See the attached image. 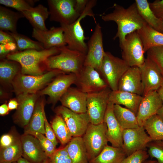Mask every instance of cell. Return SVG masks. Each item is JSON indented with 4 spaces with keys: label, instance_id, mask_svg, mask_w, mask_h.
<instances>
[{
    "label": "cell",
    "instance_id": "1",
    "mask_svg": "<svg viewBox=\"0 0 163 163\" xmlns=\"http://www.w3.org/2000/svg\"><path fill=\"white\" fill-rule=\"evenodd\" d=\"M112 12L101 16L105 21H113L117 24V31L113 39L118 38L119 43L128 34L138 30L147 24L140 15L135 3L126 8L115 4Z\"/></svg>",
    "mask_w": 163,
    "mask_h": 163
},
{
    "label": "cell",
    "instance_id": "2",
    "mask_svg": "<svg viewBox=\"0 0 163 163\" xmlns=\"http://www.w3.org/2000/svg\"><path fill=\"white\" fill-rule=\"evenodd\" d=\"M60 52V47H57L41 50L29 49L11 53L6 57L7 59L16 62L20 64L22 74L38 76L45 73L47 59Z\"/></svg>",
    "mask_w": 163,
    "mask_h": 163
},
{
    "label": "cell",
    "instance_id": "3",
    "mask_svg": "<svg viewBox=\"0 0 163 163\" xmlns=\"http://www.w3.org/2000/svg\"><path fill=\"white\" fill-rule=\"evenodd\" d=\"M97 2L95 0H89L85 10L76 21L69 24L60 25L63 30L66 46L69 49L86 54L88 48L85 40L87 37L85 36L81 22L86 16H89L93 18L97 23L92 10Z\"/></svg>",
    "mask_w": 163,
    "mask_h": 163
},
{
    "label": "cell",
    "instance_id": "4",
    "mask_svg": "<svg viewBox=\"0 0 163 163\" xmlns=\"http://www.w3.org/2000/svg\"><path fill=\"white\" fill-rule=\"evenodd\" d=\"M60 52L50 57L45 63L48 71L60 70L66 73L78 74L84 65L86 54L69 49L67 46L60 47Z\"/></svg>",
    "mask_w": 163,
    "mask_h": 163
},
{
    "label": "cell",
    "instance_id": "5",
    "mask_svg": "<svg viewBox=\"0 0 163 163\" xmlns=\"http://www.w3.org/2000/svg\"><path fill=\"white\" fill-rule=\"evenodd\" d=\"M62 73H66L58 69L48 70L38 76L24 75L20 72L14 78L12 86L16 95L24 93H37Z\"/></svg>",
    "mask_w": 163,
    "mask_h": 163
},
{
    "label": "cell",
    "instance_id": "6",
    "mask_svg": "<svg viewBox=\"0 0 163 163\" xmlns=\"http://www.w3.org/2000/svg\"><path fill=\"white\" fill-rule=\"evenodd\" d=\"M130 67L122 59L105 52L100 74L112 91H117L120 78Z\"/></svg>",
    "mask_w": 163,
    "mask_h": 163
},
{
    "label": "cell",
    "instance_id": "7",
    "mask_svg": "<svg viewBox=\"0 0 163 163\" xmlns=\"http://www.w3.org/2000/svg\"><path fill=\"white\" fill-rule=\"evenodd\" d=\"M82 137L89 162L98 155L107 145L106 123L104 122L94 125L90 123Z\"/></svg>",
    "mask_w": 163,
    "mask_h": 163
},
{
    "label": "cell",
    "instance_id": "8",
    "mask_svg": "<svg viewBox=\"0 0 163 163\" xmlns=\"http://www.w3.org/2000/svg\"><path fill=\"white\" fill-rule=\"evenodd\" d=\"M122 50V59L130 67H139L145 58L143 44L137 31L127 34L119 43Z\"/></svg>",
    "mask_w": 163,
    "mask_h": 163
},
{
    "label": "cell",
    "instance_id": "9",
    "mask_svg": "<svg viewBox=\"0 0 163 163\" xmlns=\"http://www.w3.org/2000/svg\"><path fill=\"white\" fill-rule=\"evenodd\" d=\"M111 91L108 87L100 91L87 94V113L90 123L97 125L104 122Z\"/></svg>",
    "mask_w": 163,
    "mask_h": 163
},
{
    "label": "cell",
    "instance_id": "10",
    "mask_svg": "<svg viewBox=\"0 0 163 163\" xmlns=\"http://www.w3.org/2000/svg\"><path fill=\"white\" fill-rule=\"evenodd\" d=\"M50 20L61 24H69L81 15L75 9V0H48Z\"/></svg>",
    "mask_w": 163,
    "mask_h": 163
},
{
    "label": "cell",
    "instance_id": "11",
    "mask_svg": "<svg viewBox=\"0 0 163 163\" xmlns=\"http://www.w3.org/2000/svg\"><path fill=\"white\" fill-rule=\"evenodd\" d=\"M87 46L88 50L84 65L94 68L100 74L105 51L103 47L101 27L99 23L96 24Z\"/></svg>",
    "mask_w": 163,
    "mask_h": 163
},
{
    "label": "cell",
    "instance_id": "12",
    "mask_svg": "<svg viewBox=\"0 0 163 163\" xmlns=\"http://www.w3.org/2000/svg\"><path fill=\"white\" fill-rule=\"evenodd\" d=\"M76 79V75L75 74H61L37 93L40 96L48 95V103L54 106L60 101L71 85L75 84Z\"/></svg>",
    "mask_w": 163,
    "mask_h": 163
},
{
    "label": "cell",
    "instance_id": "13",
    "mask_svg": "<svg viewBox=\"0 0 163 163\" xmlns=\"http://www.w3.org/2000/svg\"><path fill=\"white\" fill-rule=\"evenodd\" d=\"M75 84L78 88L87 94L98 92L108 87L97 71L91 66L85 65L76 75Z\"/></svg>",
    "mask_w": 163,
    "mask_h": 163
},
{
    "label": "cell",
    "instance_id": "14",
    "mask_svg": "<svg viewBox=\"0 0 163 163\" xmlns=\"http://www.w3.org/2000/svg\"><path fill=\"white\" fill-rule=\"evenodd\" d=\"M55 111L63 119L73 137L82 136L90 123L87 112L77 113L62 105L57 107Z\"/></svg>",
    "mask_w": 163,
    "mask_h": 163
},
{
    "label": "cell",
    "instance_id": "15",
    "mask_svg": "<svg viewBox=\"0 0 163 163\" xmlns=\"http://www.w3.org/2000/svg\"><path fill=\"white\" fill-rule=\"evenodd\" d=\"M142 126L124 129L123 132L122 148L127 156L137 151L145 150L152 139Z\"/></svg>",
    "mask_w": 163,
    "mask_h": 163
},
{
    "label": "cell",
    "instance_id": "16",
    "mask_svg": "<svg viewBox=\"0 0 163 163\" xmlns=\"http://www.w3.org/2000/svg\"><path fill=\"white\" fill-rule=\"evenodd\" d=\"M139 67L144 89L143 96L151 91H157L163 83V76L156 64L147 56Z\"/></svg>",
    "mask_w": 163,
    "mask_h": 163
},
{
    "label": "cell",
    "instance_id": "17",
    "mask_svg": "<svg viewBox=\"0 0 163 163\" xmlns=\"http://www.w3.org/2000/svg\"><path fill=\"white\" fill-rule=\"evenodd\" d=\"M40 97L37 93H24L16 95L18 106L14 115V119L16 123L25 127L27 126Z\"/></svg>",
    "mask_w": 163,
    "mask_h": 163
},
{
    "label": "cell",
    "instance_id": "18",
    "mask_svg": "<svg viewBox=\"0 0 163 163\" xmlns=\"http://www.w3.org/2000/svg\"><path fill=\"white\" fill-rule=\"evenodd\" d=\"M20 139L23 158L31 163H41L49 158L39 141L34 136L24 133Z\"/></svg>",
    "mask_w": 163,
    "mask_h": 163
},
{
    "label": "cell",
    "instance_id": "19",
    "mask_svg": "<svg viewBox=\"0 0 163 163\" xmlns=\"http://www.w3.org/2000/svg\"><path fill=\"white\" fill-rule=\"evenodd\" d=\"M163 104L156 91H151L144 95L136 115L139 126H143L147 119L157 114Z\"/></svg>",
    "mask_w": 163,
    "mask_h": 163
},
{
    "label": "cell",
    "instance_id": "20",
    "mask_svg": "<svg viewBox=\"0 0 163 163\" xmlns=\"http://www.w3.org/2000/svg\"><path fill=\"white\" fill-rule=\"evenodd\" d=\"M32 36L41 43L45 49L67 45L63 30L61 26L53 27L46 30L33 28Z\"/></svg>",
    "mask_w": 163,
    "mask_h": 163
},
{
    "label": "cell",
    "instance_id": "21",
    "mask_svg": "<svg viewBox=\"0 0 163 163\" xmlns=\"http://www.w3.org/2000/svg\"><path fill=\"white\" fill-rule=\"evenodd\" d=\"M114 105L112 103L109 101L104 115V122L107 126V136L108 141L113 147L122 148L123 130L115 115Z\"/></svg>",
    "mask_w": 163,
    "mask_h": 163
},
{
    "label": "cell",
    "instance_id": "22",
    "mask_svg": "<svg viewBox=\"0 0 163 163\" xmlns=\"http://www.w3.org/2000/svg\"><path fill=\"white\" fill-rule=\"evenodd\" d=\"M87 94L78 88L70 87L60 100L62 105L77 113L87 112Z\"/></svg>",
    "mask_w": 163,
    "mask_h": 163
},
{
    "label": "cell",
    "instance_id": "23",
    "mask_svg": "<svg viewBox=\"0 0 163 163\" xmlns=\"http://www.w3.org/2000/svg\"><path fill=\"white\" fill-rule=\"evenodd\" d=\"M118 90L143 95L144 89L139 67H130L126 71L119 81Z\"/></svg>",
    "mask_w": 163,
    "mask_h": 163
},
{
    "label": "cell",
    "instance_id": "24",
    "mask_svg": "<svg viewBox=\"0 0 163 163\" xmlns=\"http://www.w3.org/2000/svg\"><path fill=\"white\" fill-rule=\"evenodd\" d=\"M143 96L132 93L117 90L111 91L109 101L114 104L123 105L137 115Z\"/></svg>",
    "mask_w": 163,
    "mask_h": 163
},
{
    "label": "cell",
    "instance_id": "25",
    "mask_svg": "<svg viewBox=\"0 0 163 163\" xmlns=\"http://www.w3.org/2000/svg\"><path fill=\"white\" fill-rule=\"evenodd\" d=\"M24 17L29 22L34 28L46 30L45 21L50 15L48 9L43 5L39 4L35 7L21 12Z\"/></svg>",
    "mask_w": 163,
    "mask_h": 163
},
{
    "label": "cell",
    "instance_id": "26",
    "mask_svg": "<svg viewBox=\"0 0 163 163\" xmlns=\"http://www.w3.org/2000/svg\"><path fill=\"white\" fill-rule=\"evenodd\" d=\"M137 31L145 53L152 48L163 46V33L156 30L147 24Z\"/></svg>",
    "mask_w": 163,
    "mask_h": 163
},
{
    "label": "cell",
    "instance_id": "27",
    "mask_svg": "<svg viewBox=\"0 0 163 163\" xmlns=\"http://www.w3.org/2000/svg\"><path fill=\"white\" fill-rule=\"evenodd\" d=\"M42 98L40 97L37 100L30 121L25 127L24 133L38 132L45 134L43 113L45 103Z\"/></svg>",
    "mask_w": 163,
    "mask_h": 163
},
{
    "label": "cell",
    "instance_id": "28",
    "mask_svg": "<svg viewBox=\"0 0 163 163\" xmlns=\"http://www.w3.org/2000/svg\"><path fill=\"white\" fill-rule=\"evenodd\" d=\"M66 146L72 163H88L89 162L82 137H72Z\"/></svg>",
    "mask_w": 163,
    "mask_h": 163
},
{
    "label": "cell",
    "instance_id": "29",
    "mask_svg": "<svg viewBox=\"0 0 163 163\" xmlns=\"http://www.w3.org/2000/svg\"><path fill=\"white\" fill-rule=\"evenodd\" d=\"M138 11L143 19L149 26L163 33L162 20L157 17L151 9L147 0H136Z\"/></svg>",
    "mask_w": 163,
    "mask_h": 163
},
{
    "label": "cell",
    "instance_id": "30",
    "mask_svg": "<svg viewBox=\"0 0 163 163\" xmlns=\"http://www.w3.org/2000/svg\"><path fill=\"white\" fill-rule=\"evenodd\" d=\"M127 156L122 148L115 147L108 145L90 163H122Z\"/></svg>",
    "mask_w": 163,
    "mask_h": 163
},
{
    "label": "cell",
    "instance_id": "31",
    "mask_svg": "<svg viewBox=\"0 0 163 163\" xmlns=\"http://www.w3.org/2000/svg\"><path fill=\"white\" fill-rule=\"evenodd\" d=\"M113 110L116 117L123 130L139 126L136 115L130 110L120 105L114 104Z\"/></svg>",
    "mask_w": 163,
    "mask_h": 163
},
{
    "label": "cell",
    "instance_id": "32",
    "mask_svg": "<svg viewBox=\"0 0 163 163\" xmlns=\"http://www.w3.org/2000/svg\"><path fill=\"white\" fill-rule=\"evenodd\" d=\"M21 66L18 62L2 59L0 62V80L2 84L11 85L17 75L21 72Z\"/></svg>",
    "mask_w": 163,
    "mask_h": 163
},
{
    "label": "cell",
    "instance_id": "33",
    "mask_svg": "<svg viewBox=\"0 0 163 163\" xmlns=\"http://www.w3.org/2000/svg\"><path fill=\"white\" fill-rule=\"evenodd\" d=\"M24 17L20 12H15L0 6V29L12 33L17 32V24L18 20Z\"/></svg>",
    "mask_w": 163,
    "mask_h": 163
},
{
    "label": "cell",
    "instance_id": "34",
    "mask_svg": "<svg viewBox=\"0 0 163 163\" xmlns=\"http://www.w3.org/2000/svg\"><path fill=\"white\" fill-rule=\"evenodd\" d=\"M23 150L20 139L16 138L14 142L10 146L0 149V163H11L17 162L22 157Z\"/></svg>",
    "mask_w": 163,
    "mask_h": 163
},
{
    "label": "cell",
    "instance_id": "35",
    "mask_svg": "<svg viewBox=\"0 0 163 163\" xmlns=\"http://www.w3.org/2000/svg\"><path fill=\"white\" fill-rule=\"evenodd\" d=\"M51 126L56 137L62 145L67 144L72 138L66 123L60 115H56L54 117Z\"/></svg>",
    "mask_w": 163,
    "mask_h": 163
},
{
    "label": "cell",
    "instance_id": "36",
    "mask_svg": "<svg viewBox=\"0 0 163 163\" xmlns=\"http://www.w3.org/2000/svg\"><path fill=\"white\" fill-rule=\"evenodd\" d=\"M143 127L152 141L163 139V121L157 114L147 119Z\"/></svg>",
    "mask_w": 163,
    "mask_h": 163
},
{
    "label": "cell",
    "instance_id": "37",
    "mask_svg": "<svg viewBox=\"0 0 163 163\" xmlns=\"http://www.w3.org/2000/svg\"><path fill=\"white\" fill-rule=\"evenodd\" d=\"M8 32L14 39L16 44L17 51L29 49H35L38 50L44 49L43 44L39 41L33 40L17 32Z\"/></svg>",
    "mask_w": 163,
    "mask_h": 163
},
{
    "label": "cell",
    "instance_id": "38",
    "mask_svg": "<svg viewBox=\"0 0 163 163\" xmlns=\"http://www.w3.org/2000/svg\"><path fill=\"white\" fill-rule=\"evenodd\" d=\"M35 2V0H0V4L13 8L21 12L33 7Z\"/></svg>",
    "mask_w": 163,
    "mask_h": 163
},
{
    "label": "cell",
    "instance_id": "39",
    "mask_svg": "<svg viewBox=\"0 0 163 163\" xmlns=\"http://www.w3.org/2000/svg\"><path fill=\"white\" fill-rule=\"evenodd\" d=\"M149 156L157 160L158 163H163V139L152 141L147 145Z\"/></svg>",
    "mask_w": 163,
    "mask_h": 163
},
{
    "label": "cell",
    "instance_id": "40",
    "mask_svg": "<svg viewBox=\"0 0 163 163\" xmlns=\"http://www.w3.org/2000/svg\"><path fill=\"white\" fill-rule=\"evenodd\" d=\"M35 137L39 141L41 146L48 157L50 158L56 151V146L44 134L38 132L29 134Z\"/></svg>",
    "mask_w": 163,
    "mask_h": 163
},
{
    "label": "cell",
    "instance_id": "41",
    "mask_svg": "<svg viewBox=\"0 0 163 163\" xmlns=\"http://www.w3.org/2000/svg\"><path fill=\"white\" fill-rule=\"evenodd\" d=\"M49 163H72L66 146L56 150L48 159Z\"/></svg>",
    "mask_w": 163,
    "mask_h": 163
},
{
    "label": "cell",
    "instance_id": "42",
    "mask_svg": "<svg viewBox=\"0 0 163 163\" xmlns=\"http://www.w3.org/2000/svg\"><path fill=\"white\" fill-rule=\"evenodd\" d=\"M149 157L146 150H139L126 156L122 163H143Z\"/></svg>",
    "mask_w": 163,
    "mask_h": 163
},
{
    "label": "cell",
    "instance_id": "43",
    "mask_svg": "<svg viewBox=\"0 0 163 163\" xmlns=\"http://www.w3.org/2000/svg\"><path fill=\"white\" fill-rule=\"evenodd\" d=\"M150 57L157 65L163 76V46L155 48L151 53Z\"/></svg>",
    "mask_w": 163,
    "mask_h": 163
},
{
    "label": "cell",
    "instance_id": "44",
    "mask_svg": "<svg viewBox=\"0 0 163 163\" xmlns=\"http://www.w3.org/2000/svg\"><path fill=\"white\" fill-rule=\"evenodd\" d=\"M43 115L44 118V126L46 137L50 140L56 146L58 142L54 132L46 118L44 109L43 110Z\"/></svg>",
    "mask_w": 163,
    "mask_h": 163
},
{
    "label": "cell",
    "instance_id": "45",
    "mask_svg": "<svg viewBox=\"0 0 163 163\" xmlns=\"http://www.w3.org/2000/svg\"><path fill=\"white\" fill-rule=\"evenodd\" d=\"M150 7L155 16L163 20V0H157L149 3Z\"/></svg>",
    "mask_w": 163,
    "mask_h": 163
},
{
    "label": "cell",
    "instance_id": "46",
    "mask_svg": "<svg viewBox=\"0 0 163 163\" xmlns=\"http://www.w3.org/2000/svg\"><path fill=\"white\" fill-rule=\"evenodd\" d=\"M17 51L16 44L12 43L0 44V57L3 59L9 53Z\"/></svg>",
    "mask_w": 163,
    "mask_h": 163
},
{
    "label": "cell",
    "instance_id": "47",
    "mask_svg": "<svg viewBox=\"0 0 163 163\" xmlns=\"http://www.w3.org/2000/svg\"><path fill=\"white\" fill-rule=\"evenodd\" d=\"M16 138L11 134L2 135L0 139V149L6 148L10 146L14 142Z\"/></svg>",
    "mask_w": 163,
    "mask_h": 163
},
{
    "label": "cell",
    "instance_id": "48",
    "mask_svg": "<svg viewBox=\"0 0 163 163\" xmlns=\"http://www.w3.org/2000/svg\"><path fill=\"white\" fill-rule=\"evenodd\" d=\"M16 43L13 37L8 32L0 30V43L6 44H7Z\"/></svg>",
    "mask_w": 163,
    "mask_h": 163
},
{
    "label": "cell",
    "instance_id": "49",
    "mask_svg": "<svg viewBox=\"0 0 163 163\" xmlns=\"http://www.w3.org/2000/svg\"><path fill=\"white\" fill-rule=\"evenodd\" d=\"M89 0H75V9L76 12L81 14L85 10Z\"/></svg>",
    "mask_w": 163,
    "mask_h": 163
},
{
    "label": "cell",
    "instance_id": "50",
    "mask_svg": "<svg viewBox=\"0 0 163 163\" xmlns=\"http://www.w3.org/2000/svg\"><path fill=\"white\" fill-rule=\"evenodd\" d=\"M8 105L9 110L17 109L18 106V103L16 99H12L9 101Z\"/></svg>",
    "mask_w": 163,
    "mask_h": 163
},
{
    "label": "cell",
    "instance_id": "51",
    "mask_svg": "<svg viewBox=\"0 0 163 163\" xmlns=\"http://www.w3.org/2000/svg\"><path fill=\"white\" fill-rule=\"evenodd\" d=\"M9 110L8 105L6 104H4L0 106V115L4 116L8 113Z\"/></svg>",
    "mask_w": 163,
    "mask_h": 163
},
{
    "label": "cell",
    "instance_id": "52",
    "mask_svg": "<svg viewBox=\"0 0 163 163\" xmlns=\"http://www.w3.org/2000/svg\"><path fill=\"white\" fill-rule=\"evenodd\" d=\"M157 91L159 97L163 102V83L158 88Z\"/></svg>",
    "mask_w": 163,
    "mask_h": 163
},
{
    "label": "cell",
    "instance_id": "53",
    "mask_svg": "<svg viewBox=\"0 0 163 163\" xmlns=\"http://www.w3.org/2000/svg\"><path fill=\"white\" fill-rule=\"evenodd\" d=\"M157 114L163 121V104L158 111Z\"/></svg>",
    "mask_w": 163,
    "mask_h": 163
},
{
    "label": "cell",
    "instance_id": "54",
    "mask_svg": "<svg viewBox=\"0 0 163 163\" xmlns=\"http://www.w3.org/2000/svg\"><path fill=\"white\" fill-rule=\"evenodd\" d=\"M17 163H31L24 158L21 157L17 161Z\"/></svg>",
    "mask_w": 163,
    "mask_h": 163
},
{
    "label": "cell",
    "instance_id": "55",
    "mask_svg": "<svg viewBox=\"0 0 163 163\" xmlns=\"http://www.w3.org/2000/svg\"><path fill=\"white\" fill-rule=\"evenodd\" d=\"M143 163H158V162L157 160H146Z\"/></svg>",
    "mask_w": 163,
    "mask_h": 163
},
{
    "label": "cell",
    "instance_id": "56",
    "mask_svg": "<svg viewBox=\"0 0 163 163\" xmlns=\"http://www.w3.org/2000/svg\"><path fill=\"white\" fill-rule=\"evenodd\" d=\"M48 159L49 158L41 163H49Z\"/></svg>",
    "mask_w": 163,
    "mask_h": 163
},
{
    "label": "cell",
    "instance_id": "57",
    "mask_svg": "<svg viewBox=\"0 0 163 163\" xmlns=\"http://www.w3.org/2000/svg\"><path fill=\"white\" fill-rule=\"evenodd\" d=\"M11 163H17V162H13Z\"/></svg>",
    "mask_w": 163,
    "mask_h": 163
},
{
    "label": "cell",
    "instance_id": "58",
    "mask_svg": "<svg viewBox=\"0 0 163 163\" xmlns=\"http://www.w3.org/2000/svg\"><path fill=\"white\" fill-rule=\"evenodd\" d=\"M162 25L163 27V20H162Z\"/></svg>",
    "mask_w": 163,
    "mask_h": 163
}]
</instances>
